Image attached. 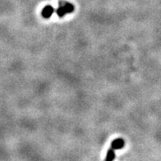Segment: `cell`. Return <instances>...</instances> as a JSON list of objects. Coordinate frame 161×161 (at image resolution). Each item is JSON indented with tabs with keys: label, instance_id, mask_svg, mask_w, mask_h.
Listing matches in <instances>:
<instances>
[{
	"label": "cell",
	"instance_id": "obj_1",
	"mask_svg": "<svg viewBox=\"0 0 161 161\" xmlns=\"http://www.w3.org/2000/svg\"><path fill=\"white\" fill-rule=\"evenodd\" d=\"M125 146V142L123 138H116L111 142V147L113 150H120Z\"/></svg>",
	"mask_w": 161,
	"mask_h": 161
},
{
	"label": "cell",
	"instance_id": "obj_2",
	"mask_svg": "<svg viewBox=\"0 0 161 161\" xmlns=\"http://www.w3.org/2000/svg\"><path fill=\"white\" fill-rule=\"evenodd\" d=\"M53 12H54L53 7H52V6H50V5H47V6H45V7L43 8L41 14H42V17H43L44 18L49 19V18L53 15Z\"/></svg>",
	"mask_w": 161,
	"mask_h": 161
},
{
	"label": "cell",
	"instance_id": "obj_3",
	"mask_svg": "<svg viewBox=\"0 0 161 161\" xmlns=\"http://www.w3.org/2000/svg\"><path fill=\"white\" fill-rule=\"evenodd\" d=\"M59 5H63V7H65V9L67 11V13H71L74 11V5L69 2H65V1H60L59 2Z\"/></svg>",
	"mask_w": 161,
	"mask_h": 161
},
{
	"label": "cell",
	"instance_id": "obj_4",
	"mask_svg": "<svg viewBox=\"0 0 161 161\" xmlns=\"http://www.w3.org/2000/svg\"><path fill=\"white\" fill-rule=\"evenodd\" d=\"M115 150H113L112 147H110L109 149L108 150V152H107V155H106V158L104 159V161H113L115 159V152H114Z\"/></svg>",
	"mask_w": 161,
	"mask_h": 161
},
{
	"label": "cell",
	"instance_id": "obj_5",
	"mask_svg": "<svg viewBox=\"0 0 161 161\" xmlns=\"http://www.w3.org/2000/svg\"><path fill=\"white\" fill-rule=\"evenodd\" d=\"M56 13H57L58 17H63L65 15L67 14V12L63 5H59V7H58V9L56 10Z\"/></svg>",
	"mask_w": 161,
	"mask_h": 161
}]
</instances>
